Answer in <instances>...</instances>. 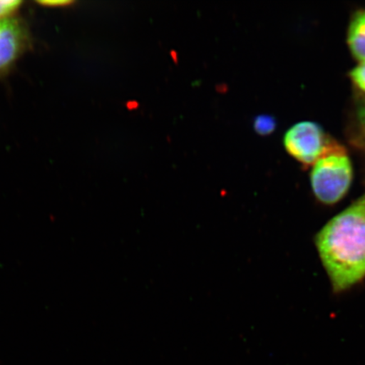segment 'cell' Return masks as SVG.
Listing matches in <instances>:
<instances>
[{"label": "cell", "mask_w": 365, "mask_h": 365, "mask_svg": "<svg viewBox=\"0 0 365 365\" xmlns=\"http://www.w3.org/2000/svg\"><path fill=\"white\" fill-rule=\"evenodd\" d=\"M333 291L341 293L365 277V195L331 218L316 237Z\"/></svg>", "instance_id": "6da1fadb"}, {"label": "cell", "mask_w": 365, "mask_h": 365, "mask_svg": "<svg viewBox=\"0 0 365 365\" xmlns=\"http://www.w3.org/2000/svg\"><path fill=\"white\" fill-rule=\"evenodd\" d=\"M312 186L319 202L331 205L349 192L353 180L352 164L344 148L340 147L314 164Z\"/></svg>", "instance_id": "7a4b0ae2"}, {"label": "cell", "mask_w": 365, "mask_h": 365, "mask_svg": "<svg viewBox=\"0 0 365 365\" xmlns=\"http://www.w3.org/2000/svg\"><path fill=\"white\" fill-rule=\"evenodd\" d=\"M284 145L291 156L304 165H314L319 158L341 147L328 138L321 126L309 121L290 128L284 137Z\"/></svg>", "instance_id": "3957f363"}, {"label": "cell", "mask_w": 365, "mask_h": 365, "mask_svg": "<svg viewBox=\"0 0 365 365\" xmlns=\"http://www.w3.org/2000/svg\"><path fill=\"white\" fill-rule=\"evenodd\" d=\"M26 34L13 18L0 21V74L6 72L21 56L26 47Z\"/></svg>", "instance_id": "277c9868"}, {"label": "cell", "mask_w": 365, "mask_h": 365, "mask_svg": "<svg viewBox=\"0 0 365 365\" xmlns=\"http://www.w3.org/2000/svg\"><path fill=\"white\" fill-rule=\"evenodd\" d=\"M348 43L353 56L365 61V11L356 13L351 21Z\"/></svg>", "instance_id": "5b68a950"}, {"label": "cell", "mask_w": 365, "mask_h": 365, "mask_svg": "<svg viewBox=\"0 0 365 365\" xmlns=\"http://www.w3.org/2000/svg\"><path fill=\"white\" fill-rule=\"evenodd\" d=\"M277 123L275 118L270 115H259L255 118L254 129L258 134L267 135L275 130Z\"/></svg>", "instance_id": "8992f818"}, {"label": "cell", "mask_w": 365, "mask_h": 365, "mask_svg": "<svg viewBox=\"0 0 365 365\" xmlns=\"http://www.w3.org/2000/svg\"><path fill=\"white\" fill-rule=\"evenodd\" d=\"M19 0H0V21L10 19L21 6Z\"/></svg>", "instance_id": "52a82bcc"}, {"label": "cell", "mask_w": 365, "mask_h": 365, "mask_svg": "<svg viewBox=\"0 0 365 365\" xmlns=\"http://www.w3.org/2000/svg\"><path fill=\"white\" fill-rule=\"evenodd\" d=\"M351 78L358 88L365 93V61H362L350 73Z\"/></svg>", "instance_id": "ba28073f"}, {"label": "cell", "mask_w": 365, "mask_h": 365, "mask_svg": "<svg viewBox=\"0 0 365 365\" xmlns=\"http://www.w3.org/2000/svg\"><path fill=\"white\" fill-rule=\"evenodd\" d=\"M38 3L44 7H66L73 4L72 1H65V0H62V1H58V0L56 1H38Z\"/></svg>", "instance_id": "9c48e42d"}, {"label": "cell", "mask_w": 365, "mask_h": 365, "mask_svg": "<svg viewBox=\"0 0 365 365\" xmlns=\"http://www.w3.org/2000/svg\"><path fill=\"white\" fill-rule=\"evenodd\" d=\"M358 118L359 124L361 125L363 129L365 130V103L359 108L358 112Z\"/></svg>", "instance_id": "30bf717a"}]
</instances>
